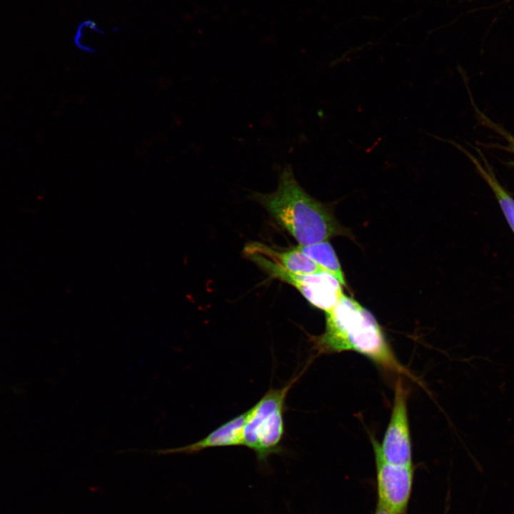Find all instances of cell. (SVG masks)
I'll use <instances>...</instances> for the list:
<instances>
[{
    "instance_id": "cell-1",
    "label": "cell",
    "mask_w": 514,
    "mask_h": 514,
    "mask_svg": "<svg viewBox=\"0 0 514 514\" xmlns=\"http://www.w3.org/2000/svg\"><path fill=\"white\" fill-rule=\"evenodd\" d=\"M312 343L317 354L354 351L385 369L408 374L373 314L345 294L326 313L325 331L313 337Z\"/></svg>"
},
{
    "instance_id": "cell-2",
    "label": "cell",
    "mask_w": 514,
    "mask_h": 514,
    "mask_svg": "<svg viewBox=\"0 0 514 514\" xmlns=\"http://www.w3.org/2000/svg\"><path fill=\"white\" fill-rule=\"evenodd\" d=\"M252 196L299 246L325 241L347 233L330 208L312 197L299 184L291 165L280 172L274 191L256 192Z\"/></svg>"
},
{
    "instance_id": "cell-3",
    "label": "cell",
    "mask_w": 514,
    "mask_h": 514,
    "mask_svg": "<svg viewBox=\"0 0 514 514\" xmlns=\"http://www.w3.org/2000/svg\"><path fill=\"white\" fill-rule=\"evenodd\" d=\"M298 376L280 388H270L252 408L247 410L243 430V445L255 452L259 461L281 452L285 433L283 415L286 398Z\"/></svg>"
},
{
    "instance_id": "cell-4",
    "label": "cell",
    "mask_w": 514,
    "mask_h": 514,
    "mask_svg": "<svg viewBox=\"0 0 514 514\" xmlns=\"http://www.w3.org/2000/svg\"><path fill=\"white\" fill-rule=\"evenodd\" d=\"M408 393L401 379L395 386L393 406L381 444L383 459L393 465H412V444L407 409Z\"/></svg>"
},
{
    "instance_id": "cell-5",
    "label": "cell",
    "mask_w": 514,
    "mask_h": 514,
    "mask_svg": "<svg viewBox=\"0 0 514 514\" xmlns=\"http://www.w3.org/2000/svg\"><path fill=\"white\" fill-rule=\"evenodd\" d=\"M261 268L273 278L293 286L311 305L325 313L332 310L344 294L341 282L326 271L294 274L268 263L263 264Z\"/></svg>"
},
{
    "instance_id": "cell-6",
    "label": "cell",
    "mask_w": 514,
    "mask_h": 514,
    "mask_svg": "<svg viewBox=\"0 0 514 514\" xmlns=\"http://www.w3.org/2000/svg\"><path fill=\"white\" fill-rule=\"evenodd\" d=\"M375 454L378 501L393 514H404L411 493L412 465H395L385 461L380 454L378 441L372 438Z\"/></svg>"
},
{
    "instance_id": "cell-7",
    "label": "cell",
    "mask_w": 514,
    "mask_h": 514,
    "mask_svg": "<svg viewBox=\"0 0 514 514\" xmlns=\"http://www.w3.org/2000/svg\"><path fill=\"white\" fill-rule=\"evenodd\" d=\"M243 253L256 264L267 263L294 274L307 275L323 271L315 261L296 247L278 251L262 243L252 242L245 246Z\"/></svg>"
},
{
    "instance_id": "cell-8",
    "label": "cell",
    "mask_w": 514,
    "mask_h": 514,
    "mask_svg": "<svg viewBox=\"0 0 514 514\" xmlns=\"http://www.w3.org/2000/svg\"><path fill=\"white\" fill-rule=\"evenodd\" d=\"M247 410L226 421L205 438L187 445L159 449L152 452L158 455L194 453L210 448L243 445V430Z\"/></svg>"
},
{
    "instance_id": "cell-9",
    "label": "cell",
    "mask_w": 514,
    "mask_h": 514,
    "mask_svg": "<svg viewBox=\"0 0 514 514\" xmlns=\"http://www.w3.org/2000/svg\"><path fill=\"white\" fill-rule=\"evenodd\" d=\"M455 146L458 147L462 151H464L465 153L470 158L471 161L475 166L477 170L489 185L499 203L500 207L501 208L510 227L514 233V199L513 197L499 183L480 152V153L483 158L485 166H483L475 156L465 151V149L461 148L459 145L455 144Z\"/></svg>"
},
{
    "instance_id": "cell-10",
    "label": "cell",
    "mask_w": 514,
    "mask_h": 514,
    "mask_svg": "<svg viewBox=\"0 0 514 514\" xmlns=\"http://www.w3.org/2000/svg\"><path fill=\"white\" fill-rule=\"evenodd\" d=\"M296 248L310 257L323 271L333 275L342 285L346 286L338 257L328 241H325L307 246L298 245Z\"/></svg>"
},
{
    "instance_id": "cell-11",
    "label": "cell",
    "mask_w": 514,
    "mask_h": 514,
    "mask_svg": "<svg viewBox=\"0 0 514 514\" xmlns=\"http://www.w3.org/2000/svg\"><path fill=\"white\" fill-rule=\"evenodd\" d=\"M375 514H393L383 504L378 501L377 509Z\"/></svg>"
},
{
    "instance_id": "cell-12",
    "label": "cell",
    "mask_w": 514,
    "mask_h": 514,
    "mask_svg": "<svg viewBox=\"0 0 514 514\" xmlns=\"http://www.w3.org/2000/svg\"><path fill=\"white\" fill-rule=\"evenodd\" d=\"M503 136L505 137L508 142V149L511 152L514 153V137L510 136V134L505 133L503 132Z\"/></svg>"
}]
</instances>
